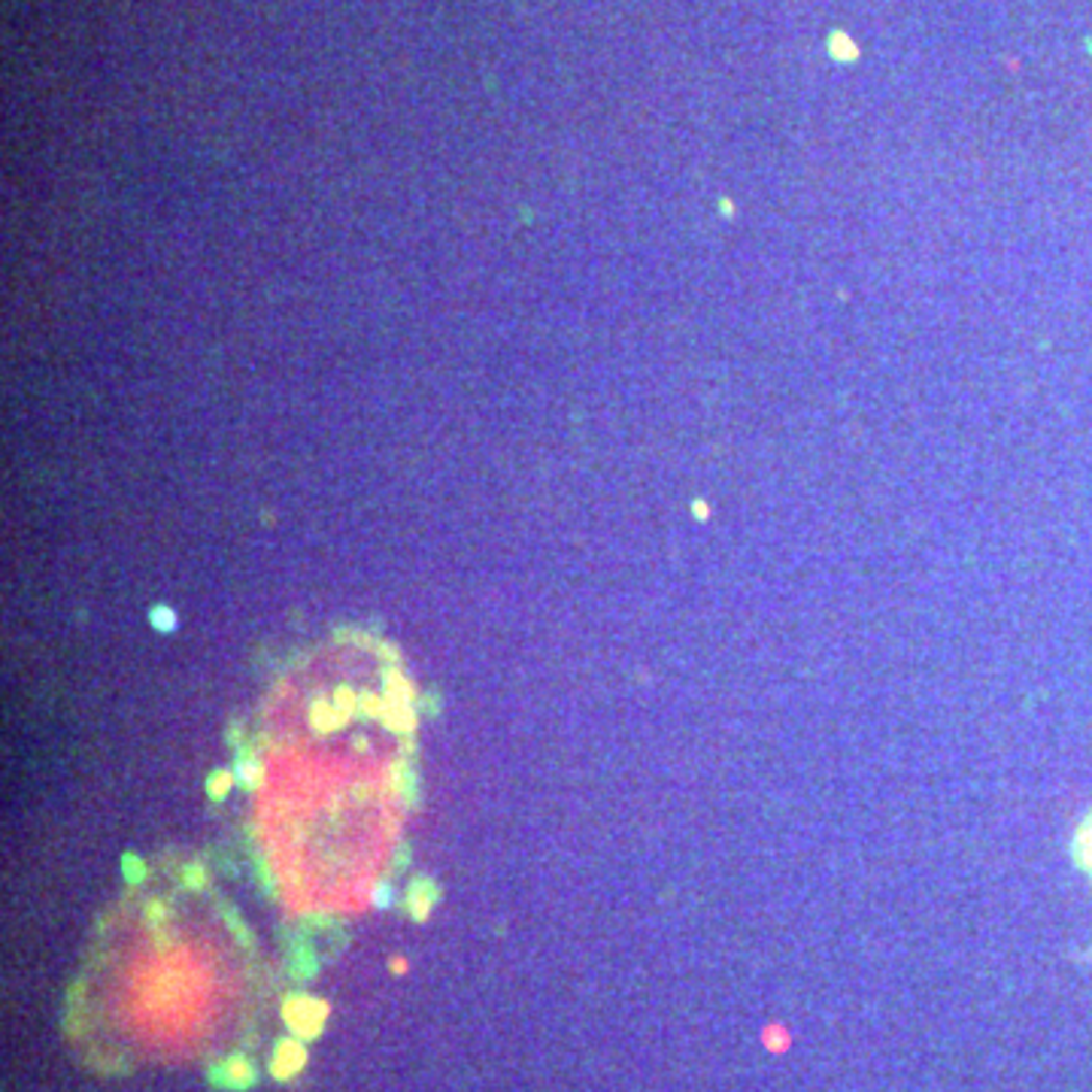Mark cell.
I'll return each mask as SVG.
<instances>
[{
    "label": "cell",
    "instance_id": "1",
    "mask_svg": "<svg viewBox=\"0 0 1092 1092\" xmlns=\"http://www.w3.org/2000/svg\"><path fill=\"white\" fill-rule=\"evenodd\" d=\"M285 1017H288V1022H291V1028L295 1032H307V1035H313V1032H319V1022H322V1017H325V1008L322 1005H313V1001H301V1008L295 1011V1008H288L285 1011Z\"/></svg>",
    "mask_w": 1092,
    "mask_h": 1092
},
{
    "label": "cell",
    "instance_id": "2",
    "mask_svg": "<svg viewBox=\"0 0 1092 1092\" xmlns=\"http://www.w3.org/2000/svg\"><path fill=\"white\" fill-rule=\"evenodd\" d=\"M301 1062H304V1050L298 1044H282V1050L274 1059V1071L277 1077H288L295 1068H301Z\"/></svg>",
    "mask_w": 1092,
    "mask_h": 1092
},
{
    "label": "cell",
    "instance_id": "3",
    "mask_svg": "<svg viewBox=\"0 0 1092 1092\" xmlns=\"http://www.w3.org/2000/svg\"><path fill=\"white\" fill-rule=\"evenodd\" d=\"M152 623H155V626H161L164 632H171V629H174V613H168V610H155V613H152Z\"/></svg>",
    "mask_w": 1092,
    "mask_h": 1092
}]
</instances>
